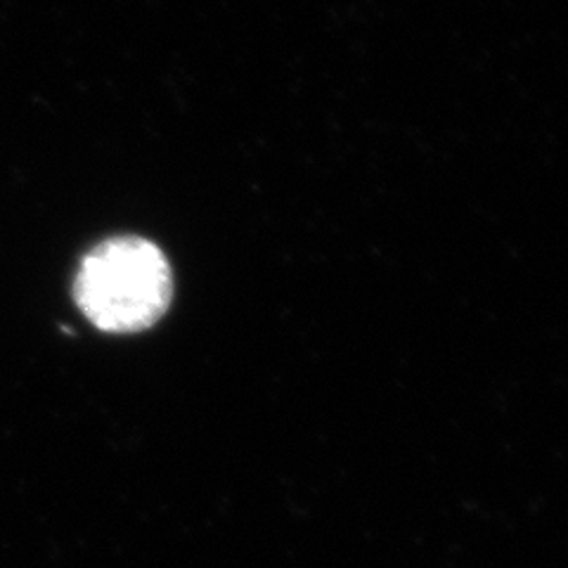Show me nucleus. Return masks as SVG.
Masks as SVG:
<instances>
[{
	"label": "nucleus",
	"mask_w": 568,
	"mask_h": 568,
	"mask_svg": "<svg viewBox=\"0 0 568 568\" xmlns=\"http://www.w3.org/2000/svg\"><path fill=\"white\" fill-rule=\"evenodd\" d=\"M173 296L171 265L162 248L140 237H116L85 256L77 277L83 315L104 332L152 327Z\"/></svg>",
	"instance_id": "f257e3e1"
}]
</instances>
